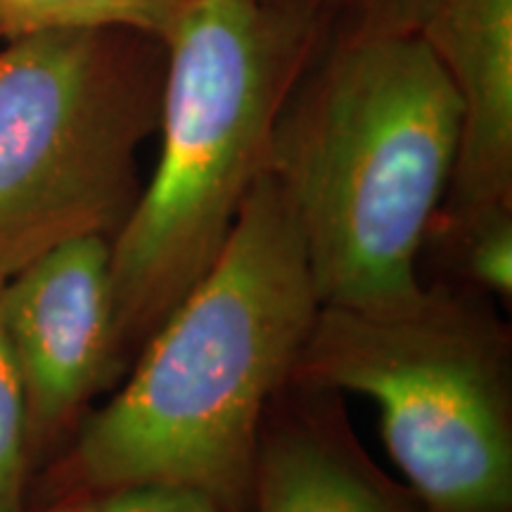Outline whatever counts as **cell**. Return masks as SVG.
<instances>
[{
  "label": "cell",
  "instance_id": "5b68a950",
  "mask_svg": "<svg viewBox=\"0 0 512 512\" xmlns=\"http://www.w3.org/2000/svg\"><path fill=\"white\" fill-rule=\"evenodd\" d=\"M164 41L64 29L0 43V278L62 242L114 238L157 133Z\"/></svg>",
  "mask_w": 512,
  "mask_h": 512
},
{
  "label": "cell",
  "instance_id": "30bf717a",
  "mask_svg": "<svg viewBox=\"0 0 512 512\" xmlns=\"http://www.w3.org/2000/svg\"><path fill=\"white\" fill-rule=\"evenodd\" d=\"M451 256L456 283L498 304L512 297V204H498L463 219H434L427 245Z\"/></svg>",
  "mask_w": 512,
  "mask_h": 512
},
{
  "label": "cell",
  "instance_id": "ba28073f",
  "mask_svg": "<svg viewBox=\"0 0 512 512\" xmlns=\"http://www.w3.org/2000/svg\"><path fill=\"white\" fill-rule=\"evenodd\" d=\"M252 512H427L358 444L342 394L287 382L268 408Z\"/></svg>",
  "mask_w": 512,
  "mask_h": 512
},
{
  "label": "cell",
  "instance_id": "6da1fadb",
  "mask_svg": "<svg viewBox=\"0 0 512 512\" xmlns=\"http://www.w3.org/2000/svg\"><path fill=\"white\" fill-rule=\"evenodd\" d=\"M318 311L302 235L261 174L221 254L147 337L119 392L79 422L29 512L133 484L192 486L252 512L261 427Z\"/></svg>",
  "mask_w": 512,
  "mask_h": 512
},
{
  "label": "cell",
  "instance_id": "9c48e42d",
  "mask_svg": "<svg viewBox=\"0 0 512 512\" xmlns=\"http://www.w3.org/2000/svg\"><path fill=\"white\" fill-rule=\"evenodd\" d=\"M188 0H0V41L64 29H126L157 36Z\"/></svg>",
  "mask_w": 512,
  "mask_h": 512
},
{
  "label": "cell",
  "instance_id": "7a4b0ae2",
  "mask_svg": "<svg viewBox=\"0 0 512 512\" xmlns=\"http://www.w3.org/2000/svg\"><path fill=\"white\" fill-rule=\"evenodd\" d=\"M458 136V98L420 31L323 24L264 166L302 235L320 306L384 309L422 290L420 254Z\"/></svg>",
  "mask_w": 512,
  "mask_h": 512
},
{
  "label": "cell",
  "instance_id": "7c38bea8",
  "mask_svg": "<svg viewBox=\"0 0 512 512\" xmlns=\"http://www.w3.org/2000/svg\"><path fill=\"white\" fill-rule=\"evenodd\" d=\"M34 512H233L226 505L183 484H133L46 505Z\"/></svg>",
  "mask_w": 512,
  "mask_h": 512
},
{
  "label": "cell",
  "instance_id": "8fae6325",
  "mask_svg": "<svg viewBox=\"0 0 512 512\" xmlns=\"http://www.w3.org/2000/svg\"><path fill=\"white\" fill-rule=\"evenodd\" d=\"M3 280L0 278V287ZM34 467L27 396L0 316V512L29 510Z\"/></svg>",
  "mask_w": 512,
  "mask_h": 512
},
{
  "label": "cell",
  "instance_id": "277c9868",
  "mask_svg": "<svg viewBox=\"0 0 512 512\" xmlns=\"http://www.w3.org/2000/svg\"><path fill=\"white\" fill-rule=\"evenodd\" d=\"M486 294L441 280L384 309L320 306L290 382L366 396L427 512H512L510 332Z\"/></svg>",
  "mask_w": 512,
  "mask_h": 512
},
{
  "label": "cell",
  "instance_id": "5bb4252c",
  "mask_svg": "<svg viewBox=\"0 0 512 512\" xmlns=\"http://www.w3.org/2000/svg\"><path fill=\"white\" fill-rule=\"evenodd\" d=\"M0 43H3V41H0Z\"/></svg>",
  "mask_w": 512,
  "mask_h": 512
},
{
  "label": "cell",
  "instance_id": "52a82bcc",
  "mask_svg": "<svg viewBox=\"0 0 512 512\" xmlns=\"http://www.w3.org/2000/svg\"><path fill=\"white\" fill-rule=\"evenodd\" d=\"M418 31L460 105L456 169L437 216L512 204V0H437Z\"/></svg>",
  "mask_w": 512,
  "mask_h": 512
},
{
  "label": "cell",
  "instance_id": "4fadbf2b",
  "mask_svg": "<svg viewBox=\"0 0 512 512\" xmlns=\"http://www.w3.org/2000/svg\"><path fill=\"white\" fill-rule=\"evenodd\" d=\"M437 0H311L328 27L413 29L430 15Z\"/></svg>",
  "mask_w": 512,
  "mask_h": 512
},
{
  "label": "cell",
  "instance_id": "8992f818",
  "mask_svg": "<svg viewBox=\"0 0 512 512\" xmlns=\"http://www.w3.org/2000/svg\"><path fill=\"white\" fill-rule=\"evenodd\" d=\"M0 316L22 375L38 465L126 368L114 328L112 240L88 235L36 256L3 280Z\"/></svg>",
  "mask_w": 512,
  "mask_h": 512
},
{
  "label": "cell",
  "instance_id": "3957f363",
  "mask_svg": "<svg viewBox=\"0 0 512 512\" xmlns=\"http://www.w3.org/2000/svg\"><path fill=\"white\" fill-rule=\"evenodd\" d=\"M320 29L311 0H188L162 38V150L112 238L124 366L221 254Z\"/></svg>",
  "mask_w": 512,
  "mask_h": 512
}]
</instances>
